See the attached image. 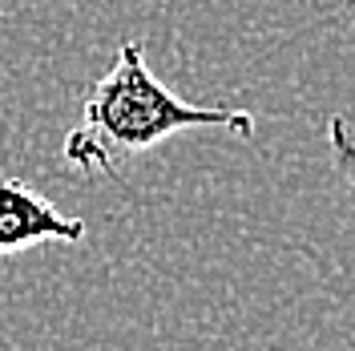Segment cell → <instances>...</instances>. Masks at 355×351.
<instances>
[{
	"label": "cell",
	"instance_id": "6da1fadb",
	"mask_svg": "<svg viewBox=\"0 0 355 351\" xmlns=\"http://www.w3.org/2000/svg\"><path fill=\"white\" fill-rule=\"evenodd\" d=\"M186 130H226L254 137V113L230 105H190L157 81L146 61V44L130 37L113 65L89 89L77 130L65 133L61 157L85 174H117L125 162L157 150L166 137Z\"/></svg>",
	"mask_w": 355,
	"mask_h": 351
},
{
	"label": "cell",
	"instance_id": "7a4b0ae2",
	"mask_svg": "<svg viewBox=\"0 0 355 351\" xmlns=\"http://www.w3.org/2000/svg\"><path fill=\"white\" fill-rule=\"evenodd\" d=\"M85 222L69 219L21 178H0V259L33 250L41 242H81Z\"/></svg>",
	"mask_w": 355,
	"mask_h": 351
},
{
	"label": "cell",
	"instance_id": "3957f363",
	"mask_svg": "<svg viewBox=\"0 0 355 351\" xmlns=\"http://www.w3.org/2000/svg\"><path fill=\"white\" fill-rule=\"evenodd\" d=\"M327 150H331L335 170L355 186V130L343 121V113H335L327 121Z\"/></svg>",
	"mask_w": 355,
	"mask_h": 351
}]
</instances>
